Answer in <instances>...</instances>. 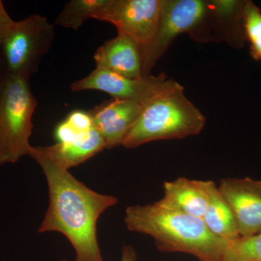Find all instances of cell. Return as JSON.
I'll return each instance as SVG.
<instances>
[{"mask_svg":"<svg viewBox=\"0 0 261 261\" xmlns=\"http://www.w3.org/2000/svg\"><path fill=\"white\" fill-rule=\"evenodd\" d=\"M218 189L232 212L240 236L261 233V180L223 178Z\"/></svg>","mask_w":261,"mask_h":261,"instance_id":"cell-9","label":"cell"},{"mask_svg":"<svg viewBox=\"0 0 261 261\" xmlns=\"http://www.w3.org/2000/svg\"><path fill=\"white\" fill-rule=\"evenodd\" d=\"M40 147L53 162L67 170L76 167L106 149V142L95 127L70 142Z\"/></svg>","mask_w":261,"mask_h":261,"instance_id":"cell-14","label":"cell"},{"mask_svg":"<svg viewBox=\"0 0 261 261\" xmlns=\"http://www.w3.org/2000/svg\"><path fill=\"white\" fill-rule=\"evenodd\" d=\"M245 1H208L207 33L208 40L223 41L234 47H243L245 37L243 10Z\"/></svg>","mask_w":261,"mask_h":261,"instance_id":"cell-12","label":"cell"},{"mask_svg":"<svg viewBox=\"0 0 261 261\" xmlns=\"http://www.w3.org/2000/svg\"><path fill=\"white\" fill-rule=\"evenodd\" d=\"M31 157L42 168L49 189V207L39 232L65 235L74 248L75 261H104L98 244L97 221L118 199L89 189L69 170L53 162L40 147H34Z\"/></svg>","mask_w":261,"mask_h":261,"instance_id":"cell-1","label":"cell"},{"mask_svg":"<svg viewBox=\"0 0 261 261\" xmlns=\"http://www.w3.org/2000/svg\"><path fill=\"white\" fill-rule=\"evenodd\" d=\"M243 28L252 58L261 62V10L252 1H245Z\"/></svg>","mask_w":261,"mask_h":261,"instance_id":"cell-18","label":"cell"},{"mask_svg":"<svg viewBox=\"0 0 261 261\" xmlns=\"http://www.w3.org/2000/svg\"><path fill=\"white\" fill-rule=\"evenodd\" d=\"M202 219L211 232L220 238L233 240L240 237L232 212L214 181L207 209Z\"/></svg>","mask_w":261,"mask_h":261,"instance_id":"cell-15","label":"cell"},{"mask_svg":"<svg viewBox=\"0 0 261 261\" xmlns=\"http://www.w3.org/2000/svg\"><path fill=\"white\" fill-rule=\"evenodd\" d=\"M205 121L204 115L185 96L184 87L176 82L142 105L122 146L132 149L153 141L197 135Z\"/></svg>","mask_w":261,"mask_h":261,"instance_id":"cell-3","label":"cell"},{"mask_svg":"<svg viewBox=\"0 0 261 261\" xmlns=\"http://www.w3.org/2000/svg\"><path fill=\"white\" fill-rule=\"evenodd\" d=\"M94 128L93 120L90 113L76 110L56 126L54 132L56 143H65L73 139L85 135Z\"/></svg>","mask_w":261,"mask_h":261,"instance_id":"cell-17","label":"cell"},{"mask_svg":"<svg viewBox=\"0 0 261 261\" xmlns=\"http://www.w3.org/2000/svg\"><path fill=\"white\" fill-rule=\"evenodd\" d=\"M107 3L108 0H71L63 7L55 24L76 30L86 20L95 19Z\"/></svg>","mask_w":261,"mask_h":261,"instance_id":"cell-16","label":"cell"},{"mask_svg":"<svg viewBox=\"0 0 261 261\" xmlns=\"http://www.w3.org/2000/svg\"><path fill=\"white\" fill-rule=\"evenodd\" d=\"M162 0H108L96 20L108 22L135 41L142 49L157 29Z\"/></svg>","mask_w":261,"mask_h":261,"instance_id":"cell-8","label":"cell"},{"mask_svg":"<svg viewBox=\"0 0 261 261\" xmlns=\"http://www.w3.org/2000/svg\"><path fill=\"white\" fill-rule=\"evenodd\" d=\"M94 60L96 68L111 70L128 78L143 77L142 48L123 33L118 32L116 37L98 48Z\"/></svg>","mask_w":261,"mask_h":261,"instance_id":"cell-11","label":"cell"},{"mask_svg":"<svg viewBox=\"0 0 261 261\" xmlns=\"http://www.w3.org/2000/svg\"><path fill=\"white\" fill-rule=\"evenodd\" d=\"M54 39V25L46 17L31 15L15 21L0 45L7 73L30 79Z\"/></svg>","mask_w":261,"mask_h":261,"instance_id":"cell-6","label":"cell"},{"mask_svg":"<svg viewBox=\"0 0 261 261\" xmlns=\"http://www.w3.org/2000/svg\"><path fill=\"white\" fill-rule=\"evenodd\" d=\"M137 253H136L135 249L133 247L129 246V245L123 247L121 261H137ZM61 261L67 260H62Z\"/></svg>","mask_w":261,"mask_h":261,"instance_id":"cell-21","label":"cell"},{"mask_svg":"<svg viewBox=\"0 0 261 261\" xmlns=\"http://www.w3.org/2000/svg\"><path fill=\"white\" fill-rule=\"evenodd\" d=\"M14 23L15 20L8 14L3 1L0 0V45Z\"/></svg>","mask_w":261,"mask_h":261,"instance_id":"cell-20","label":"cell"},{"mask_svg":"<svg viewBox=\"0 0 261 261\" xmlns=\"http://www.w3.org/2000/svg\"><path fill=\"white\" fill-rule=\"evenodd\" d=\"M208 15V1L162 0L157 29L152 41L142 49V76L150 72L171 43L180 34L188 33L202 42Z\"/></svg>","mask_w":261,"mask_h":261,"instance_id":"cell-5","label":"cell"},{"mask_svg":"<svg viewBox=\"0 0 261 261\" xmlns=\"http://www.w3.org/2000/svg\"><path fill=\"white\" fill-rule=\"evenodd\" d=\"M176 82L163 73L158 76L151 75L132 79L104 68H96L87 76L71 84L70 88L73 92L100 91L114 99L134 101L142 106Z\"/></svg>","mask_w":261,"mask_h":261,"instance_id":"cell-7","label":"cell"},{"mask_svg":"<svg viewBox=\"0 0 261 261\" xmlns=\"http://www.w3.org/2000/svg\"><path fill=\"white\" fill-rule=\"evenodd\" d=\"M141 109L142 105L134 101L113 99L89 111L94 127L106 142V149L123 145Z\"/></svg>","mask_w":261,"mask_h":261,"instance_id":"cell-10","label":"cell"},{"mask_svg":"<svg viewBox=\"0 0 261 261\" xmlns=\"http://www.w3.org/2000/svg\"><path fill=\"white\" fill-rule=\"evenodd\" d=\"M212 182L185 177L164 182V196L159 202L173 210L202 218L210 198Z\"/></svg>","mask_w":261,"mask_h":261,"instance_id":"cell-13","label":"cell"},{"mask_svg":"<svg viewBox=\"0 0 261 261\" xmlns=\"http://www.w3.org/2000/svg\"><path fill=\"white\" fill-rule=\"evenodd\" d=\"M6 73V68H5L4 61H3V56H2L1 51H0V81L3 80Z\"/></svg>","mask_w":261,"mask_h":261,"instance_id":"cell-22","label":"cell"},{"mask_svg":"<svg viewBox=\"0 0 261 261\" xmlns=\"http://www.w3.org/2000/svg\"><path fill=\"white\" fill-rule=\"evenodd\" d=\"M224 261H261V233L228 240Z\"/></svg>","mask_w":261,"mask_h":261,"instance_id":"cell-19","label":"cell"},{"mask_svg":"<svg viewBox=\"0 0 261 261\" xmlns=\"http://www.w3.org/2000/svg\"><path fill=\"white\" fill-rule=\"evenodd\" d=\"M37 105L29 79L6 73L0 82V165L32 155V117Z\"/></svg>","mask_w":261,"mask_h":261,"instance_id":"cell-4","label":"cell"},{"mask_svg":"<svg viewBox=\"0 0 261 261\" xmlns=\"http://www.w3.org/2000/svg\"><path fill=\"white\" fill-rule=\"evenodd\" d=\"M124 221L129 231L152 237L161 251L185 252L200 261H224L228 240L211 232L202 218L173 210L157 201L127 207Z\"/></svg>","mask_w":261,"mask_h":261,"instance_id":"cell-2","label":"cell"}]
</instances>
